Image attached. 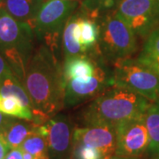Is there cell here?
Segmentation results:
<instances>
[{
    "label": "cell",
    "mask_w": 159,
    "mask_h": 159,
    "mask_svg": "<svg viewBox=\"0 0 159 159\" xmlns=\"http://www.w3.org/2000/svg\"><path fill=\"white\" fill-rule=\"evenodd\" d=\"M0 112L16 119L35 123L34 111L25 107L20 100L13 96L0 95Z\"/></svg>",
    "instance_id": "ffe728a7"
},
{
    "label": "cell",
    "mask_w": 159,
    "mask_h": 159,
    "mask_svg": "<svg viewBox=\"0 0 159 159\" xmlns=\"http://www.w3.org/2000/svg\"><path fill=\"white\" fill-rule=\"evenodd\" d=\"M23 85L34 109L36 125L44 124L64 107L66 80L56 54L40 45L29 60Z\"/></svg>",
    "instance_id": "6da1fadb"
},
{
    "label": "cell",
    "mask_w": 159,
    "mask_h": 159,
    "mask_svg": "<svg viewBox=\"0 0 159 159\" xmlns=\"http://www.w3.org/2000/svg\"><path fill=\"white\" fill-rule=\"evenodd\" d=\"M112 86V74H109L99 61L93 76L66 80L64 107H73L94 99Z\"/></svg>",
    "instance_id": "ba28073f"
},
{
    "label": "cell",
    "mask_w": 159,
    "mask_h": 159,
    "mask_svg": "<svg viewBox=\"0 0 159 159\" xmlns=\"http://www.w3.org/2000/svg\"><path fill=\"white\" fill-rule=\"evenodd\" d=\"M34 30L29 23L11 16L0 7V55L23 83L29 60L34 53Z\"/></svg>",
    "instance_id": "3957f363"
},
{
    "label": "cell",
    "mask_w": 159,
    "mask_h": 159,
    "mask_svg": "<svg viewBox=\"0 0 159 159\" xmlns=\"http://www.w3.org/2000/svg\"><path fill=\"white\" fill-rule=\"evenodd\" d=\"M45 0H4L3 6L14 19L31 26Z\"/></svg>",
    "instance_id": "5bb4252c"
},
{
    "label": "cell",
    "mask_w": 159,
    "mask_h": 159,
    "mask_svg": "<svg viewBox=\"0 0 159 159\" xmlns=\"http://www.w3.org/2000/svg\"><path fill=\"white\" fill-rule=\"evenodd\" d=\"M113 86L134 91L149 102L159 98V76L137 58H124L113 63Z\"/></svg>",
    "instance_id": "8992f818"
},
{
    "label": "cell",
    "mask_w": 159,
    "mask_h": 159,
    "mask_svg": "<svg viewBox=\"0 0 159 159\" xmlns=\"http://www.w3.org/2000/svg\"><path fill=\"white\" fill-rule=\"evenodd\" d=\"M151 102L134 91L112 86L86 107L81 119L87 126L116 128L127 120L146 113Z\"/></svg>",
    "instance_id": "7a4b0ae2"
},
{
    "label": "cell",
    "mask_w": 159,
    "mask_h": 159,
    "mask_svg": "<svg viewBox=\"0 0 159 159\" xmlns=\"http://www.w3.org/2000/svg\"><path fill=\"white\" fill-rule=\"evenodd\" d=\"M70 159H103V157L97 148L80 143H74Z\"/></svg>",
    "instance_id": "603a6c76"
},
{
    "label": "cell",
    "mask_w": 159,
    "mask_h": 159,
    "mask_svg": "<svg viewBox=\"0 0 159 159\" xmlns=\"http://www.w3.org/2000/svg\"><path fill=\"white\" fill-rule=\"evenodd\" d=\"M145 121L149 135L148 152L159 156V98L150 103L145 113Z\"/></svg>",
    "instance_id": "ac0fdd59"
},
{
    "label": "cell",
    "mask_w": 159,
    "mask_h": 159,
    "mask_svg": "<svg viewBox=\"0 0 159 159\" xmlns=\"http://www.w3.org/2000/svg\"><path fill=\"white\" fill-rule=\"evenodd\" d=\"M20 148L24 152L33 155L36 159H50L46 139L37 133V131L30 134Z\"/></svg>",
    "instance_id": "44dd1931"
},
{
    "label": "cell",
    "mask_w": 159,
    "mask_h": 159,
    "mask_svg": "<svg viewBox=\"0 0 159 159\" xmlns=\"http://www.w3.org/2000/svg\"><path fill=\"white\" fill-rule=\"evenodd\" d=\"M155 159H159V156H157V157Z\"/></svg>",
    "instance_id": "f546056e"
},
{
    "label": "cell",
    "mask_w": 159,
    "mask_h": 159,
    "mask_svg": "<svg viewBox=\"0 0 159 159\" xmlns=\"http://www.w3.org/2000/svg\"><path fill=\"white\" fill-rule=\"evenodd\" d=\"M120 0H82L80 9L92 19L97 20L101 14L116 11Z\"/></svg>",
    "instance_id": "7402d4cb"
},
{
    "label": "cell",
    "mask_w": 159,
    "mask_h": 159,
    "mask_svg": "<svg viewBox=\"0 0 159 159\" xmlns=\"http://www.w3.org/2000/svg\"><path fill=\"white\" fill-rule=\"evenodd\" d=\"M79 14V11H75L74 14L69 18L63 29L62 35H61V43H62V50L65 58L84 54L80 43L75 40L74 36V28L78 20Z\"/></svg>",
    "instance_id": "d6986e66"
},
{
    "label": "cell",
    "mask_w": 159,
    "mask_h": 159,
    "mask_svg": "<svg viewBox=\"0 0 159 159\" xmlns=\"http://www.w3.org/2000/svg\"><path fill=\"white\" fill-rule=\"evenodd\" d=\"M98 60V58H92L87 54L65 58L63 65L65 80L89 78L93 76L99 63Z\"/></svg>",
    "instance_id": "4fadbf2b"
},
{
    "label": "cell",
    "mask_w": 159,
    "mask_h": 159,
    "mask_svg": "<svg viewBox=\"0 0 159 159\" xmlns=\"http://www.w3.org/2000/svg\"><path fill=\"white\" fill-rule=\"evenodd\" d=\"M5 159H23L22 150L20 148H12L6 155Z\"/></svg>",
    "instance_id": "484cf974"
},
{
    "label": "cell",
    "mask_w": 159,
    "mask_h": 159,
    "mask_svg": "<svg viewBox=\"0 0 159 159\" xmlns=\"http://www.w3.org/2000/svg\"><path fill=\"white\" fill-rule=\"evenodd\" d=\"M137 59L159 76V27L148 34Z\"/></svg>",
    "instance_id": "2e32d148"
},
{
    "label": "cell",
    "mask_w": 159,
    "mask_h": 159,
    "mask_svg": "<svg viewBox=\"0 0 159 159\" xmlns=\"http://www.w3.org/2000/svg\"><path fill=\"white\" fill-rule=\"evenodd\" d=\"M80 5L79 0H45L34 18L31 27L35 36L55 54L64 27Z\"/></svg>",
    "instance_id": "5b68a950"
},
{
    "label": "cell",
    "mask_w": 159,
    "mask_h": 159,
    "mask_svg": "<svg viewBox=\"0 0 159 159\" xmlns=\"http://www.w3.org/2000/svg\"><path fill=\"white\" fill-rule=\"evenodd\" d=\"M108 159H140L139 157H111Z\"/></svg>",
    "instance_id": "83f0119b"
},
{
    "label": "cell",
    "mask_w": 159,
    "mask_h": 159,
    "mask_svg": "<svg viewBox=\"0 0 159 159\" xmlns=\"http://www.w3.org/2000/svg\"><path fill=\"white\" fill-rule=\"evenodd\" d=\"M10 149L11 148H9L5 138L2 135V134L0 133V159L6 158V155L8 154Z\"/></svg>",
    "instance_id": "d4e9b609"
},
{
    "label": "cell",
    "mask_w": 159,
    "mask_h": 159,
    "mask_svg": "<svg viewBox=\"0 0 159 159\" xmlns=\"http://www.w3.org/2000/svg\"><path fill=\"white\" fill-rule=\"evenodd\" d=\"M0 95L1 96H13L20 100L22 104L33 111L34 114V109L31 99L26 90L23 83L14 75L13 73L7 74L3 79L0 84Z\"/></svg>",
    "instance_id": "e0dca14e"
},
{
    "label": "cell",
    "mask_w": 159,
    "mask_h": 159,
    "mask_svg": "<svg viewBox=\"0 0 159 159\" xmlns=\"http://www.w3.org/2000/svg\"><path fill=\"white\" fill-rule=\"evenodd\" d=\"M3 2H4V0H0V4H3Z\"/></svg>",
    "instance_id": "f1b7e54d"
},
{
    "label": "cell",
    "mask_w": 159,
    "mask_h": 159,
    "mask_svg": "<svg viewBox=\"0 0 159 159\" xmlns=\"http://www.w3.org/2000/svg\"><path fill=\"white\" fill-rule=\"evenodd\" d=\"M12 73L11 69L10 68L9 65L7 64L4 57L0 55V84L2 82L3 79L6 77L7 74Z\"/></svg>",
    "instance_id": "cb8c5ba5"
},
{
    "label": "cell",
    "mask_w": 159,
    "mask_h": 159,
    "mask_svg": "<svg viewBox=\"0 0 159 159\" xmlns=\"http://www.w3.org/2000/svg\"><path fill=\"white\" fill-rule=\"evenodd\" d=\"M13 119H14L13 117L0 112V132L4 130L6 125H8Z\"/></svg>",
    "instance_id": "4316f807"
},
{
    "label": "cell",
    "mask_w": 159,
    "mask_h": 159,
    "mask_svg": "<svg viewBox=\"0 0 159 159\" xmlns=\"http://www.w3.org/2000/svg\"><path fill=\"white\" fill-rule=\"evenodd\" d=\"M115 156L140 157L148 152L149 135L145 121V114L127 120L116 128Z\"/></svg>",
    "instance_id": "9c48e42d"
},
{
    "label": "cell",
    "mask_w": 159,
    "mask_h": 159,
    "mask_svg": "<svg viewBox=\"0 0 159 159\" xmlns=\"http://www.w3.org/2000/svg\"><path fill=\"white\" fill-rule=\"evenodd\" d=\"M36 127L37 125L33 122H28L27 120L21 121L14 118L0 133L5 138L9 148L12 149L20 148L30 134L36 132Z\"/></svg>",
    "instance_id": "9a60e30c"
},
{
    "label": "cell",
    "mask_w": 159,
    "mask_h": 159,
    "mask_svg": "<svg viewBox=\"0 0 159 159\" xmlns=\"http://www.w3.org/2000/svg\"><path fill=\"white\" fill-rule=\"evenodd\" d=\"M116 11L143 38L159 27V0H120Z\"/></svg>",
    "instance_id": "52a82bcc"
},
{
    "label": "cell",
    "mask_w": 159,
    "mask_h": 159,
    "mask_svg": "<svg viewBox=\"0 0 159 159\" xmlns=\"http://www.w3.org/2000/svg\"><path fill=\"white\" fill-rule=\"evenodd\" d=\"M80 143L97 148L103 159H108L115 155L116 131L109 126H85L74 128L73 144Z\"/></svg>",
    "instance_id": "8fae6325"
},
{
    "label": "cell",
    "mask_w": 159,
    "mask_h": 159,
    "mask_svg": "<svg viewBox=\"0 0 159 159\" xmlns=\"http://www.w3.org/2000/svg\"><path fill=\"white\" fill-rule=\"evenodd\" d=\"M2 5H3V4H0V7H1V6H2Z\"/></svg>",
    "instance_id": "4dcf8cb0"
},
{
    "label": "cell",
    "mask_w": 159,
    "mask_h": 159,
    "mask_svg": "<svg viewBox=\"0 0 159 159\" xmlns=\"http://www.w3.org/2000/svg\"><path fill=\"white\" fill-rule=\"evenodd\" d=\"M100 26L97 51L102 58L115 63L131 57L138 49L136 34L116 11L104 14Z\"/></svg>",
    "instance_id": "277c9868"
},
{
    "label": "cell",
    "mask_w": 159,
    "mask_h": 159,
    "mask_svg": "<svg viewBox=\"0 0 159 159\" xmlns=\"http://www.w3.org/2000/svg\"><path fill=\"white\" fill-rule=\"evenodd\" d=\"M80 14L74 28V36L80 43L84 54L97 48L100 35V26L97 20L90 18L85 11L80 9Z\"/></svg>",
    "instance_id": "7c38bea8"
},
{
    "label": "cell",
    "mask_w": 159,
    "mask_h": 159,
    "mask_svg": "<svg viewBox=\"0 0 159 159\" xmlns=\"http://www.w3.org/2000/svg\"><path fill=\"white\" fill-rule=\"evenodd\" d=\"M36 131L46 139L50 159H70L74 131L67 117L55 115L37 125Z\"/></svg>",
    "instance_id": "30bf717a"
}]
</instances>
